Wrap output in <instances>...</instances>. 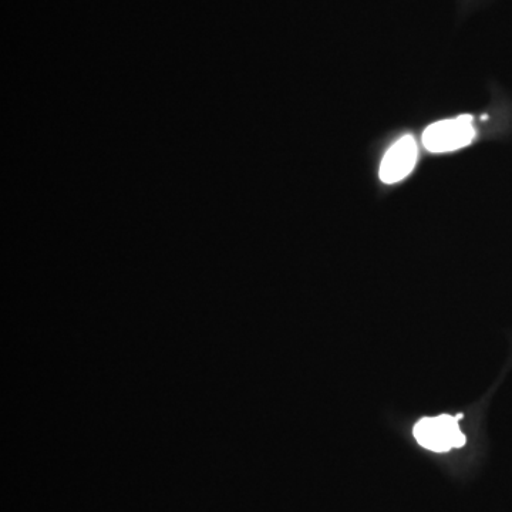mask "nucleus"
Instances as JSON below:
<instances>
[{
  "instance_id": "nucleus-1",
  "label": "nucleus",
  "mask_w": 512,
  "mask_h": 512,
  "mask_svg": "<svg viewBox=\"0 0 512 512\" xmlns=\"http://www.w3.org/2000/svg\"><path fill=\"white\" fill-rule=\"evenodd\" d=\"M476 137L474 117L464 114L457 119L437 121L427 127L423 134V146L430 153H450L470 146Z\"/></svg>"
},
{
  "instance_id": "nucleus-2",
  "label": "nucleus",
  "mask_w": 512,
  "mask_h": 512,
  "mask_svg": "<svg viewBox=\"0 0 512 512\" xmlns=\"http://www.w3.org/2000/svg\"><path fill=\"white\" fill-rule=\"evenodd\" d=\"M414 437L421 447L434 453H446L451 448H461L467 441L458 426L457 417L450 414L421 419L414 426Z\"/></svg>"
},
{
  "instance_id": "nucleus-3",
  "label": "nucleus",
  "mask_w": 512,
  "mask_h": 512,
  "mask_svg": "<svg viewBox=\"0 0 512 512\" xmlns=\"http://www.w3.org/2000/svg\"><path fill=\"white\" fill-rule=\"evenodd\" d=\"M419 147L412 136H404L384 154L380 165V180L384 184H396L404 180L417 164Z\"/></svg>"
},
{
  "instance_id": "nucleus-4",
  "label": "nucleus",
  "mask_w": 512,
  "mask_h": 512,
  "mask_svg": "<svg viewBox=\"0 0 512 512\" xmlns=\"http://www.w3.org/2000/svg\"><path fill=\"white\" fill-rule=\"evenodd\" d=\"M490 2L491 0H458V6H460L461 15L464 16L478 8H483Z\"/></svg>"
},
{
  "instance_id": "nucleus-5",
  "label": "nucleus",
  "mask_w": 512,
  "mask_h": 512,
  "mask_svg": "<svg viewBox=\"0 0 512 512\" xmlns=\"http://www.w3.org/2000/svg\"><path fill=\"white\" fill-rule=\"evenodd\" d=\"M456 417H457V420H461V419H463V414H461V413H460V414H457V416H456Z\"/></svg>"
}]
</instances>
